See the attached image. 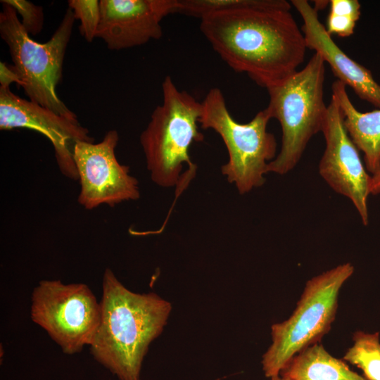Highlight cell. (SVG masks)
I'll return each mask as SVG.
<instances>
[{
  "label": "cell",
  "mask_w": 380,
  "mask_h": 380,
  "mask_svg": "<svg viewBox=\"0 0 380 380\" xmlns=\"http://www.w3.org/2000/svg\"><path fill=\"white\" fill-rule=\"evenodd\" d=\"M313 6L317 11L324 9L329 4V1H315Z\"/></svg>",
  "instance_id": "obj_23"
},
{
  "label": "cell",
  "mask_w": 380,
  "mask_h": 380,
  "mask_svg": "<svg viewBox=\"0 0 380 380\" xmlns=\"http://www.w3.org/2000/svg\"><path fill=\"white\" fill-rule=\"evenodd\" d=\"M163 102L153 110L150 121L140 135V144L151 180L165 188L184 189L182 172L187 165L193 179L196 165L189 156L194 142L202 141L199 131L201 102L185 91L179 90L172 78L165 76L162 83Z\"/></svg>",
  "instance_id": "obj_3"
},
{
  "label": "cell",
  "mask_w": 380,
  "mask_h": 380,
  "mask_svg": "<svg viewBox=\"0 0 380 380\" xmlns=\"http://www.w3.org/2000/svg\"><path fill=\"white\" fill-rule=\"evenodd\" d=\"M31 318L65 354L80 352L94 340L101 319V305L82 283L42 280L32 293Z\"/></svg>",
  "instance_id": "obj_8"
},
{
  "label": "cell",
  "mask_w": 380,
  "mask_h": 380,
  "mask_svg": "<svg viewBox=\"0 0 380 380\" xmlns=\"http://www.w3.org/2000/svg\"><path fill=\"white\" fill-rule=\"evenodd\" d=\"M118 140V132L113 129L99 143L80 141L75 146L74 160L80 184L77 202L87 210L103 204L114 207L140 197L138 180L117 159Z\"/></svg>",
  "instance_id": "obj_9"
},
{
  "label": "cell",
  "mask_w": 380,
  "mask_h": 380,
  "mask_svg": "<svg viewBox=\"0 0 380 380\" xmlns=\"http://www.w3.org/2000/svg\"><path fill=\"white\" fill-rule=\"evenodd\" d=\"M322 132L325 148L319 163V173L335 192L352 202L363 224L367 225L370 176L345 127L339 106L332 96Z\"/></svg>",
  "instance_id": "obj_10"
},
{
  "label": "cell",
  "mask_w": 380,
  "mask_h": 380,
  "mask_svg": "<svg viewBox=\"0 0 380 380\" xmlns=\"http://www.w3.org/2000/svg\"><path fill=\"white\" fill-rule=\"evenodd\" d=\"M100 7L96 37L118 51L161 38V22L175 13L176 0H100Z\"/></svg>",
  "instance_id": "obj_12"
},
{
  "label": "cell",
  "mask_w": 380,
  "mask_h": 380,
  "mask_svg": "<svg viewBox=\"0 0 380 380\" xmlns=\"http://www.w3.org/2000/svg\"><path fill=\"white\" fill-rule=\"evenodd\" d=\"M100 305L91 355L120 380H139L144 356L167 324L171 303L154 293L129 291L106 268Z\"/></svg>",
  "instance_id": "obj_2"
},
{
  "label": "cell",
  "mask_w": 380,
  "mask_h": 380,
  "mask_svg": "<svg viewBox=\"0 0 380 380\" xmlns=\"http://www.w3.org/2000/svg\"><path fill=\"white\" fill-rule=\"evenodd\" d=\"M68 6L73 11L75 20L80 22L79 30L88 42L96 37L101 19L100 1L69 0Z\"/></svg>",
  "instance_id": "obj_19"
},
{
  "label": "cell",
  "mask_w": 380,
  "mask_h": 380,
  "mask_svg": "<svg viewBox=\"0 0 380 380\" xmlns=\"http://www.w3.org/2000/svg\"><path fill=\"white\" fill-rule=\"evenodd\" d=\"M289 380H367L344 360L331 355L319 343L295 355L280 372Z\"/></svg>",
  "instance_id": "obj_15"
},
{
  "label": "cell",
  "mask_w": 380,
  "mask_h": 380,
  "mask_svg": "<svg viewBox=\"0 0 380 380\" xmlns=\"http://www.w3.org/2000/svg\"><path fill=\"white\" fill-rule=\"evenodd\" d=\"M270 380H289V379L279 374L277 376L270 378Z\"/></svg>",
  "instance_id": "obj_24"
},
{
  "label": "cell",
  "mask_w": 380,
  "mask_h": 380,
  "mask_svg": "<svg viewBox=\"0 0 380 380\" xmlns=\"http://www.w3.org/2000/svg\"><path fill=\"white\" fill-rule=\"evenodd\" d=\"M200 30L234 71L267 88L297 71L303 62L304 35L285 9H242L201 19Z\"/></svg>",
  "instance_id": "obj_1"
},
{
  "label": "cell",
  "mask_w": 380,
  "mask_h": 380,
  "mask_svg": "<svg viewBox=\"0 0 380 380\" xmlns=\"http://www.w3.org/2000/svg\"><path fill=\"white\" fill-rule=\"evenodd\" d=\"M1 3L0 35L8 47L19 87L30 101L58 115L77 118L56 92L75 20L72 10L68 7L50 39L39 43L27 32L14 8L4 0Z\"/></svg>",
  "instance_id": "obj_5"
},
{
  "label": "cell",
  "mask_w": 380,
  "mask_h": 380,
  "mask_svg": "<svg viewBox=\"0 0 380 380\" xmlns=\"http://www.w3.org/2000/svg\"><path fill=\"white\" fill-rule=\"evenodd\" d=\"M291 4L303 20L301 30L307 49L318 53L337 80L350 87L360 99L380 108V84L372 72L350 58L335 43L319 20L318 11L307 0H292Z\"/></svg>",
  "instance_id": "obj_13"
},
{
  "label": "cell",
  "mask_w": 380,
  "mask_h": 380,
  "mask_svg": "<svg viewBox=\"0 0 380 380\" xmlns=\"http://www.w3.org/2000/svg\"><path fill=\"white\" fill-rule=\"evenodd\" d=\"M353 345L346 352L343 360L360 369L367 380H380L379 333L355 331Z\"/></svg>",
  "instance_id": "obj_17"
},
{
  "label": "cell",
  "mask_w": 380,
  "mask_h": 380,
  "mask_svg": "<svg viewBox=\"0 0 380 380\" xmlns=\"http://www.w3.org/2000/svg\"><path fill=\"white\" fill-rule=\"evenodd\" d=\"M27 128L38 132L51 143L56 163L67 178L78 180L74 151L80 141L94 142L87 128L77 118L58 115L0 86V129Z\"/></svg>",
  "instance_id": "obj_11"
},
{
  "label": "cell",
  "mask_w": 380,
  "mask_h": 380,
  "mask_svg": "<svg viewBox=\"0 0 380 380\" xmlns=\"http://www.w3.org/2000/svg\"><path fill=\"white\" fill-rule=\"evenodd\" d=\"M325 28L327 32L340 37L354 33L361 15V5L357 0H331Z\"/></svg>",
  "instance_id": "obj_18"
},
{
  "label": "cell",
  "mask_w": 380,
  "mask_h": 380,
  "mask_svg": "<svg viewBox=\"0 0 380 380\" xmlns=\"http://www.w3.org/2000/svg\"><path fill=\"white\" fill-rule=\"evenodd\" d=\"M354 272L346 262L308 280L291 316L271 327L272 344L263 354L265 376L279 374L289 360L317 343L329 331L338 307L339 291Z\"/></svg>",
  "instance_id": "obj_7"
},
{
  "label": "cell",
  "mask_w": 380,
  "mask_h": 380,
  "mask_svg": "<svg viewBox=\"0 0 380 380\" xmlns=\"http://www.w3.org/2000/svg\"><path fill=\"white\" fill-rule=\"evenodd\" d=\"M16 83L20 85V80L13 65L4 62L0 63V84L1 87H10L11 84Z\"/></svg>",
  "instance_id": "obj_21"
},
{
  "label": "cell",
  "mask_w": 380,
  "mask_h": 380,
  "mask_svg": "<svg viewBox=\"0 0 380 380\" xmlns=\"http://www.w3.org/2000/svg\"><path fill=\"white\" fill-rule=\"evenodd\" d=\"M21 17L20 22L30 35H36L43 29V8L27 0H4Z\"/></svg>",
  "instance_id": "obj_20"
},
{
  "label": "cell",
  "mask_w": 380,
  "mask_h": 380,
  "mask_svg": "<svg viewBox=\"0 0 380 380\" xmlns=\"http://www.w3.org/2000/svg\"><path fill=\"white\" fill-rule=\"evenodd\" d=\"M331 91L350 137L363 153L367 170L373 174L380 162V108L365 113L359 111L350 101L346 86L338 80L333 82Z\"/></svg>",
  "instance_id": "obj_14"
},
{
  "label": "cell",
  "mask_w": 380,
  "mask_h": 380,
  "mask_svg": "<svg viewBox=\"0 0 380 380\" xmlns=\"http://www.w3.org/2000/svg\"><path fill=\"white\" fill-rule=\"evenodd\" d=\"M369 192L372 195L380 194V162L377 169L370 176Z\"/></svg>",
  "instance_id": "obj_22"
},
{
  "label": "cell",
  "mask_w": 380,
  "mask_h": 380,
  "mask_svg": "<svg viewBox=\"0 0 380 380\" xmlns=\"http://www.w3.org/2000/svg\"><path fill=\"white\" fill-rule=\"evenodd\" d=\"M201 104V127L217 132L228 152V160L221 167L222 175L241 195L262 186L277 146L274 136L267 129L272 119L267 110H260L247 123H240L230 114L217 87L209 90Z\"/></svg>",
  "instance_id": "obj_6"
},
{
  "label": "cell",
  "mask_w": 380,
  "mask_h": 380,
  "mask_svg": "<svg viewBox=\"0 0 380 380\" xmlns=\"http://www.w3.org/2000/svg\"><path fill=\"white\" fill-rule=\"evenodd\" d=\"M285 0H176L175 13L202 18L215 13L242 9L291 10Z\"/></svg>",
  "instance_id": "obj_16"
},
{
  "label": "cell",
  "mask_w": 380,
  "mask_h": 380,
  "mask_svg": "<svg viewBox=\"0 0 380 380\" xmlns=\"http://www.w3.org/2000/svg\"><path fill=\"white\" fill-rule=\"evenodd\" d=\"M325 63L315 53L300 70L267 88L271 118L279 122L281 147L268 172L285 175L298 163L310 139L322 132L327 106L324 101Z\"/></svg>",
  "instance_id": "obj_4"
}]
</instances>
